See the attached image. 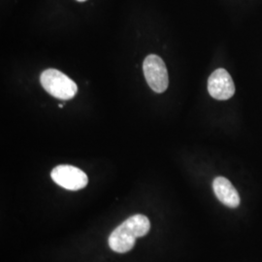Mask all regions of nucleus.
I'll return each mask as SVG.
<instances>
[{
  "label": "nucleus",
  "instance_id": "obj_5",
  "mask_svg": "<svg viewBox=\"0 0 262 262\" xmlns=\"http://www.w3.org/2000/svg\"><path fill=\"white\" fill-rule=\"evenodd\" d=\"M208 92L216 100L230 99L235 94V84L230 74L224 69L215 70L208 80Z\"/></svg>",
  "mask_w": 262,
  "mask_h": 262
},
{
  "label": "nucleus",
  "instance_id": "obj_2",
  "mask_svg": "<svg viewBox=\"0 0 262 262\" xmlns=\"http://www.w3.org/2000/svg\"><path fill=\"white\" fill-rule=\"evenodd\" d=\"M40 82L47 93L61 100L72 99L78 91L75 82L56 69L45 70L41 74Z\"/></svg>",
  "mask_w": 262,
  "mask_h": 262
},
{
  "label": "nucleus",
  "instance_id": "obj_4",
  "mask_svg": "<svg viewBox=\"0 0 262 262\" xmlns=\"http://www.w3.org/2000/svg\"><path fill=\"white\" fill-rule=\"evenodd\" d=\"M53 181L59 187L68 190L84 188L89 182L86 174L81 169L71 165H58L51 173Z\"/></svg>",
  "mask_w": 262,
  "mask_h": 262
},
{
  "label": "nucleus",
  "instance_id": "obj_7",
  "mask_svg": "<svg viewBox=\"0 0 262 262\" xmlns=\"http://www.w3.org/2000/svg\"><path fill=\"white\" fill-rule=\"evenodd\" d=\"M58 107H59V108H60V109H62V108H63V106H62V104H59V105H58Z\"/></svg>",
  "mask_w": 262,
  "mask_h": 262
},
{
  "label": "nucleus",
  "instance_id": "obj_3",
  "mask_svg": "<svg viewBox=\"0 0 262 262\" xmlns=\"http://www.w3.org/2000/svg\"><path fill=\"white\" fill-rule=\"evenodd\" d=\"M143 71L147 83L155 93L161 94L167 90L168 72L161 57L156 55L147 56L143 63Z\"/></svg>",
  "mask_w": 262,
  "mask_h": 262
},
{
  "label": "nucleus",
  "instance_id": "obj_8",
  "mask_svg": "<svg viewBox=\"0 0 262 262\" xmlns=\"http://www.w3.org/2000/svg\"><path fill=\"white\" fill-rule=\"evenodd\" d=\"M77 1H79V2H84V1H86V0H77Z\"/></svg>",
  "mask_w": 262,
  "mask_h": 262
},
{
  "label": "nucleus",
  "instance_id": "obj_1",
  "mask_svg": "<svg viewBox=\"0 0 262 262\" xmlns=\"http://www.w3.org/2000/svg\"><path fill=\"white\" fill-rule=\"evenodd\" d=\"M150 228V221L146 215H132L113 231L109 246L116 253H127L134 247L136 239L147 234Z\"/></svg>",
  "mask_w": 262,
  "mask_h": 262
},
{
  "label": "nucleus",
  "instance_id": "obj_6",
  "mask_svg": "<svg viewBox=\"0 0 262 262\" xmlns=\"http://www.w3.org/2000/svg\"><path fill=\"white\" fill-rule=\"evenodd\" d=\"M213 189L217 199L229 208L240 205V196L229 180L225 177H216L213 182Z\"/></svg>",
  "mask_w": 262,
  "mask_h": 262
}]
</instances>
